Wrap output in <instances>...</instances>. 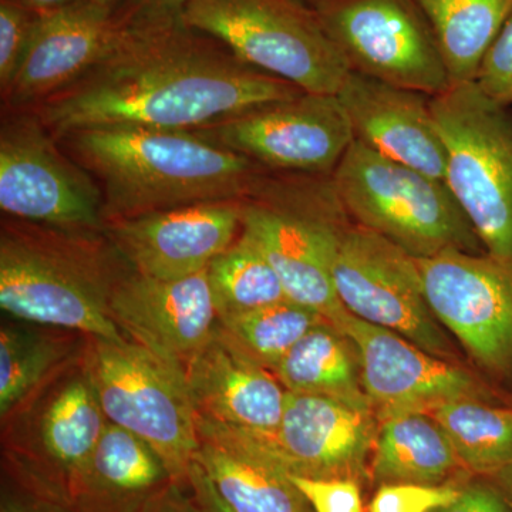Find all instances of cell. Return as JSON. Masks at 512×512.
<instances>
[{
  "label": "cell",
  "instance_id": "6da1fadb",
  "mask_svg": "<svg viewBox=\"0 0 512 512\" xmlns=\"http://www.w3.org/2000/svg\"><path fill=\"white\" fill-rule=\"evenodd\" d=\"M302 92L178 22L123 28L106 59L28 110L59 140L83 128L107 126L200 130Z\"/></svg>",
  "mask_w": 512,
  "mask_h": 512
},
{
  "label": "cell",
  "instance_id": "7a4b0ae2",
  "mask_svg": "<svg viewBox=\"0 0 512 512\" xmlns=\"http://www.w3.org/2000/svg\"><path fill=\"white\" fill-rule=\"evenodd\" d=\"M57 141L99 185L106 222L241 200L266 171L194 130L93 127Z\"/></svg>",
  "mask_w": 512,
  "mask_h": 512
},
{
  "label": "cell",
  "instance_id": "3957f363",
  "mask_svg": "<svg viewBox=\"0 0 512 512\" xmlns=\"http://www.w3.org/2000/svg\"><path fill=\"white\" fill-rule=\"evenodd\" d=\"M130 271L104 231H69L3 215L0 308L9 318L93 339H127L111 318L110 299Z\"/></svg>",
  "mask_w": 512,
  "mask_h": 512
},
{
  "label": "cell",
  "instance_id": "277c9868",
  "mask_svg": "<svg viewBox=\"0 0 512 512\" xmlns=\"http://www.w3.org/2000/svg\"><path fill=\"white\" fill-rule=\"evenodd\" d=\"M350 224L332 174L266 170L242 198V232L275 269L289 301L330 323L348 311L336 295L332 264Z\"/></svg>",
  "mask_w": 512,
  "mask_h": 512
},
{
  "label": "cell",
  "instance_id": "5b68a950",
  "mask_svg": "<svg viewBox=\"0 0 512 512\" xmlns=\"http://www.w3.org/2000/svg\"><path fill=\"white\" fill-rule=\"evenodd\" d=\"M353 224L417 259L483 254V242L444 181L380 156L353 140L332 173Z\"/></svg>",
  "mask_w": 512,
  "mask_h": 512
},
{
  "label": "cell",
  "instance_id": "8992f818",
  "mask_svg": "<svg viewBox=\"0 0 512 512\" xmlns=\"http://www.w3.org/2000/svg\"><path fill=\"white\" fill-rule=\"evenodd\" d=\"M107 423L82 357L2 420L6 480L70 505Z\"/></svg>",
  "mask_w": 512,
  "mask_h": 512
},
{
  "label": "cell",
  "instance_id": "52a82bcc",
  "mask_svg": "<svg viewBox=\"0 0 512 512\" xmlns=\"http://www.w3.org/2000/svg\"><path fill=\"white\" fill-rule=\"evenodd\" d=\"M446 148L444 183L485 252L512 258V113L476 82L451 83L430 97Z\"/></svg>",
  "mask_w": 512,
  "mask_h": 512
},
{
  "label": "cell",
  "instance_id": "ba28073f",
  "mask_svg": "<svg viewBox=\"0 0 512 512\" xmlns=\"http://www.w3.org/2000/svg\"><path fill=\"white\" fill-rule=\"evenodd\" d=\"M83 363L107 421L146 441L174 481L187 480L198 414L184 370L130 339L89 338Z\"/></svg>",
  "mask_w": 512,
  "mask_h": 512
},
{
  "label": "cell",
  "instance_id": "9c48e42d",
  "mask_svg": "<svg viewBox=\"0 0 512 512\" xmlns=\"http://www.w3.org/2000/svg\"><path fill=\"white\" fill-rule=\"evenodd\" d=\"M183 22L303 92L336 96L350 73L318 12L296 0H188Z\"/></svg>",
  "mask_w": 512,
  "mask_h": 512
},
{
  "label": "cell",
  "instance_id": "30bf717a",
  "mask_svg": "<svg viewBox=\"0 0 512 512\" xmlns=\"http://www.w3.org/2000/svg\"><path fill=\"white\" fill-rule=\"evenodd\" d=\"M0 210L69 231L101 232L107 224L99 185L30 110H3Z\"/></svg>",
  "mask_w": 512,
  "mask_h": 512
},
{
  "label": "cell",
  "instance_id": "8fae6325",
  "mask_svg": "<svg viewBox=\"0 0 512 512\" xmlns=\"http://www.w3.org/2000/svg\"><path fill=\"white\" fill-rule=\"evenodd\" d=\"M332 279L340 303L356 318L399 333L431 355L461 363L431 311L419 259L389 239L352 222L340 239Z\"/></svg>",
  "mask_w": 512,
  "mask_h": 512
},
{
  "label": "cell",
  "instance_id": "7c38bea8",
  "mask_svg": "<svg viewBox=\"0 0 512 512\" xmlns=\"http://www.w3.org/2000/svg\"><path fill=\"white\" fill-rule=\"evenodd\" d=\"M316 12L352 72L429 97L450 86L436 37L413 0H326Z\"/></svg>",
  "mask_w": 512,
  "mask_h": 512
},
{
  "label": "cell",
  "instance_id": "4fadbf2b",
  "mask_svg": "<svg viewBox=\"0 0 512 512\" xmlns=\"http://www.w3.org/2000/svg\"><path fill=\"white\" fill-rule=\"evenodd\" d=\"M431 311L470 359L512 383V258L447 252L419 259Z\"/></svg>",
  "mask_w": 512,
  "mask_h": 512
},
{
  "label": "cell",
  "instance_id": "5bb4252c",
  "mask_svg": "<svg viewBox=\"0 0 512 512\" xmlns=\"http://www.w3.org/2000/svg\"><path fill=\"white\" fill-rule=\"evenodd\" d=\"M194 131L285 173L332 174L355 140L338 97L308 92Z\"/></svg>",
  "mask_w": 512,
  "mask_h": 512
},
{
  "label": "cell",
  "instance_id": "9a60e30c",
  "mask_svg": "<svg viewBox=\"0 0 512 512\" xmlns=\"http://www.w3.org/2000/svg\"><path fill=\"white\" fill-rule=\"evenodd\" d=\"M355 343L363 387L379 423L402 414H430L458 400L503 404L461 363L431 355L399 333L343 312L333 322Z\"/></svg>",
  "mask_w": 512,
  "mask_h": 512
},
{
  "label": "cell",
  "instance_id": "2e32d148",
  "mask_svg": "<svg viewBox=\"0 0 512 512\" xmlns=\"http://www.w3.org/2000/svg\"><path fill=\"white\" fill-rule=\"evenodd\" d=\"M241 231L242 198L151 212L107 222L104 228L134 272L157 279L205 271Z\"/></svg>",
  "mask_w": 512,
  "mask_h": 512
},
{
  "label": "cell",
  "instance_id": "e0dca14e",
  "mask_svg": "<svg viewBox=\"0 0 512 512\" xmlns=\"http://www.w3.org/2000/svg\"><path fill=\"white\" fill-rule=\"evenodd\" d=\"M110 312L127 339L184 372L218 326L207 269L180 279L131 269L114 288Z\"/></svg>",
  "mask_w": 512,
  "mask_h": 512
},
{
  "label": "cell",
  "instance_id": "ac0fdd59",
  "mask_svg": "<svg viewBox=\"0 0 512 512\" xmlns=\"http://www.w3.org/2000/svg\"><path fill=\"white\" fill-rule=\"evenodd\" d=\"M372 410L288 392L274 436L261 437L292 476L362 481L379 433Z\"/></svg>",
  "mask_w": 512,
  "mask_h": 512
},
{
  "label": "cell",
  "instance_id": "d6986e66",
  "mask_svg": "<svg viewBox=\"0 0 512 512\" xmlns=\"http://www.w3.org/2000/svg\"><path fill=\"white\" fill-rule=\"evenodd\" d=\"M123 26L119 18L83 3L37 15L28 50L9 89L3 110H28L72 86L113 52Z\"/></svg>",
  "mask_w": 512,
  "mask_h": 512
},
{
  "label": "cell",
  "instance_id": "ffe728a7",
  "mask_svg": "<svg viewBox=\"0 0 512 512\" xmlns=\"http://www.w3.org/2000/svg\"><path fill=\"white\" fill-rule=\"evenodd\" d=\"M336 97L355 140L380 156L444 181L446 148L429 96L350 70Z\"/></svg>",
  "mask_w": 512,
  "mask_h": 512
},
{
  "label": "cell",
  "instance_id": "44dd1931",
  "mask_svg": "<svg viewBox=\"0 0 512 512\" xmlns=\"http://www.w3.org/2000/svg\"><path fill=\"white\" fill-rule=\"evenodd\" d=\"M185 377L198 416L261 437L278 430L288 392L274 373L232 345L220 326Z\"/></svg>",
  "mask_w": 512,
  "mask_h": 512
},
{
  "label": "cell",
  "instance_id": "7402d4cb",
  "mask_svg": "<svg viewBox=\"0 0 512 512\" xmlns=\"http://www.w3.org/2000/svg\"><path fill=\"white\" fill-rule=\"evenodd\" d=\"M195 464L232 512H313L256 434L198 416Z\"/></svg>",
  "mask_w": 512,
  "mask_h": 512
},
{
  "label": "cell",
  "instance_id": "603a6c76",
  "mask_svg": "<svg viewBox=\"0 0 512 512\" xmlns=\"http://www.w3.org/2000/svg\"><path fill=\"white\" fill-rule=\"evenodd\" d=\"M173 481L146 441L107 423L70 507L76 512H144Z\"/></svg>",
  "mask_w": 512,
  "mask_h": 512
},
{
  "label": "cell",
  "instance_id": "cb8c5ba5",
  "mask_svg": "<svg viewBox=\"0 0 512 512\" xmlns=\"http://www.w3.org/2000/svg\"><path fill=\"white\" fill-rule=\"evenodd\" d=\"M89 336L73 330L3 320L0 326V419L37 389L79 362Z\"/></svg>",
  "mask_w": 512,
  "mask_h": 512
},
{
  "label": "cell",
  "instance_id": "d4e9b609",
  "mask_svg": "<svg viewBox=\"0 0 512 512\" xmlns=\"http://www.w3.org/2000/svg\"><path fill=\"white\" fill-rule=\"evenodd\" d=\"M466 470L456 448L429 414L412 413L383 420L370 460L377 485H443Z\"/></svg>",
  "mask_w": 512,
  "mask_h": 512
},
{
  "label": "cell",
  "instance_id": "484cf974",
  "mask_svg": "<svg viewBox=\"0 0 512 512\" xmlns=\"http://www.w3.org/2000/svg\"><path fill=\"white\" fill-rule=\"evenodd\" d=\"M274 375L286 392L328 397L372 410L363 387L356 345L328 320L306 333L289 350Z\"/></svg>",
  "mask_w": 512,
  "mask_h": 512
},
{
  "label": "cell",
  "instance_id": "4316f807",
  "mask_svg": "<svg viewBox=\"0 0 512 512\" xmlns=\"http://www.w3.org/2000/svg\"><path fill=\"white\" fill-rule=\"evenodd\" d=\"M436 37L451 83L476 82L512 0H413Z\"/></svg>",
  "mask_w": 512,
  "mask_h": 512
},
{
  "label": "cell",
  "instance_id": "83f0119b",
  "mask_svg": "<svg viewBox=\"0 0 512 512\" xmlns=\"http://www.w3.org/2000/svg\"><path fill=\"white\" fill-rule=\"evenodd\" d=\"M466 470L497 476L512 468V407L458 400L431 412Z\"/></svg>",
  "mask_w": 512,
  "mask_h": 512
},
{
  "label": "cell",
  "instance_id": "f1b7e54d",
  "mask_svg": "<svg viewBox=\"0 0 512 512\" xmlns=\"http://www.w3.org/2000/svg\"><path fill=\"white\" fill-rule=\"evenodd\" d=\"M218 319L288 301L281 279L258 245L241 231L207 268Z\"/></svg>",
  "mask_w": 512,
  "mask_h": 512
},
{
  "label": "cell",
  "instance_id": "f546056e",
  "mask_svg": "<svg viewBox=\"0 0 512 512\" xmlns=\"http://www.w3.org/2000/svg\"><path fill=\"white\" fill-rule=\"evenodd\" d=\"M323 322L326 319L320 313L288 299L218 319V326L232 345L274 373L289 350Z\"/></svg>",
  "mask_w": 512,
  "mask_h": 512
},
{
  "label": "cell",
  "instance_id": "4dcf8cb0",
  "mask_svg": "<svg viewBox=\"0 0 512 512\" xmlns=\"http://www.w3.org/2000/svg\"><path fill=\"white\" fill-rule=\"evenodd\" d=\"M37 19L15 0H0V93H5L15 79Z\"/></svg>",
  "mask_w": 512,
  "mask_h": 512
},
{
  "label": "cell",
  "instance_id": "1f68e13d",
  "mask_svg": "<svg viewBox=\"0 0 512 512\" xmlns=\"http://www.w3.org/2000/svg\"><path fill=\"white\" fill-rule=\"evenodd\" d=\"M460 488L454 484L380 485L367 512H436L453 503Z\"/></svg>",
  "mask_w": 512,
  "mask_h": 512
},
{
  "label": "cell",
  "instance_id": "d6a6232c",
  "mask_svg": "<svg viewBox=\"0 0 512 512\" xmlns=\"http://www.w3.org/2000/svg\"><path fill=\"white\" fill-rule=\"evenodd\" d=\"M313 512H365L359 481L292 476Z\"/></svg>",
  "mask_w": 512,
  "mask_h": 512
},
{
  "label": "cell",
  "instance_id": "836d02e7",
  "mask_svg": "<svg viewBox=\"0 0 512 512\" xmlns=\"http://www.w3.org/2000/svg\"><path fill=\"white\" fill-rule=\"evenodd\" d=\"M477 86L490 99L511 107L512 104V13L493 46L488 50L480 72Z\"/></svg>",
  "mask_w": 512,
  "mask_h": 512
},
{
  "label": "cell",
  "instance_id": "e575fe53",
  "mask_svg": "<svg viewBox=\"0 0 512 512\" xmlns=\"http://www.w3.org/2000/svg\"><path fill=\"white\" fill-rule=\"evenodd\" d=\"M188 0H127L119 15L126 29L158 28L183 22Z\"/></svg>",
  "mask_w": 512,
  "mask_h": 512
},
{
  "label": "cell",
  "instance_id": "d590c367",
  "mask_svg": "<svg viewBox=\"0 0 512 512\" xmlns=\"http://www.w3.org/2000/svg\"><path fill=\"white\" fill-rule=\"evenodd\" d=\"M436 512H512V505L494 485L470 483L460 488L453 503Z\"/></svg>",
  "mask_w": 512,
  "mask_h": 512
},
{
  "label": "cell",
  "instance_id": "8d00e7d4",
  "mask_svg": "<svg viewBox=\"0 0 512 512\" xmlns=\"http://www.w3.org/2000/svg\"><path fill=\"white\" fill-rule=\"evenodd\" d=\"M0 512H76L70 505L50 500L3 480Z\"/></svg>",
  "mask_w": 512,
  "mask_h": 512
},
{
  "label": "cell",
  "instance_id": "74e56055",
  "mask_svg": "<svg viewBox=\"0 0 512 512\" xmlns=\"http://www.w3.org/2000/svg\"><path fill=\"white\" fill-rule=\"evenodd\" d=\"M144 512H204L190 481H173Z\"/></svg>",
  "mask_w": 512,
  "mask_h": 512
},
{
  "label": "cell",
  "instance_id": "f35d334b",
  "mask_svg": "<svg viewBox=\"0 0 512 512\" xmlns=\"http://www.w3.org/2000/svg\"><path fill=\"white\" fill-rule=\"evenodd\" d=\"M188 481H190L192 490L197 495L204 512H232L221 500L220 495L214 490L210 480L205 477L197 464L192 466Z\"/></svg>",
  "mask_w": 512,
  "mask_h": 512
},
{
  "label": "cell",
  "instance_id": "ab89813d",
  "mask_svg": "<svg viewBox=\"0 0 512 512\" xmlns=\"http://www.w3.org/2000/svg\"><path fill=\"white\" fill-rule=\"evenodd\" d=\"M20 5L25 6L37 15H45V13L57 12L73 6L83 5V3L90 2V0H15Z\"/></svg>",
  "mask_w": 512,
  "mask_h": 512
},
{
  "label": "cell",
  "instance_id": "60d3db41",
  "mask_svg": "<svg viewBox=\"0 0 512 512\" xmlns=\"http://www.w3.org/2000/svg\"><path fill=\"white\" fill-rule=\"evenodd\" d=\"M92 2L96 3L99 8L109 12L110 15L119 18L120 12L123 10L124 5H126L127 0H92Z\"/></svg>",
  "mask_w": 512,
  "mask_h": 512
},
{
  "label": "cell",
  "instance_id": "b9f144b4",
  "mask_svg": "<svg viewBox=\"0 0 512 512\" xmlns=\"http://www.w3.org/2000/svg\"><path fill=\"white\" fill-rule=\"evenodd\" d=\"M322 2H326V0H322Z\"/></svg>",
  "mask_w": 512,
  "mask_h": 512
}]
</instances>
